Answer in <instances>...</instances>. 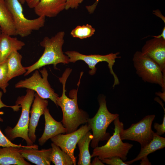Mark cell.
<instances>
[{
  "instance_id": "6da1fadb",
  "label": "cell",
  "mask_w": 165,
  "mask_h": 165,
  "mask_svg": "<svg viewBox=\"0 0 165 165\" xmlns=\"http://www.w3.org/2000/svg\"><path fill=\"white\" fill-rule=\"evenodd\" d=\"M72 71L70 68H67L59 80L62 85V93L61 96L57 100V106L61 108L63 113L61 122L67 129L66 134L71 133L76 130L81 124L87 123L89 118L88 114L83 110L79 108L77 102V93L80 79L83 73H81L79 80L77 84V89L71 90L69 93V97L66 94V82Z\"/></svg>"
},
{
  "instance_id": "7a4b0ae2",
  "label": "cell",
  "mask_w": 165,
  "mask_h": 165,
  "mask_svg": "<svg viewBox=\"0 0 165 165\" xmlns=\"http://www.w3.org/2000/svg\"><path fill=\"white\" fill-rule=\"evenodd\" d=\"M65 34L64 31H60L51 38L47 36L44 38L40 43V46L44 48V52L35 63L25 67L27 71L24 74V76L46 65L53 64L54 68L57 69V64H65L69 63V57L64 54L62 50Z\"/></svg>"
},
{
  "instance_id": "3957f363",
  "label": "cell",
  "mask_w": 165,
  "mask_h": 165,
  "mask_svg": "<svg viewBox=\"0 0 165 165\" xmlns=\"http://www.w3.org/2000/svg\"><path fill=\"white\" fill-rule=\"evenodd\" d=\"M35 94L34 91L27 89L25 95L17 97L15 105L21 106V113L20 118L13 128L7 127L4 130L6 137L10 141H13L16 138H20L26 141L27 146L34 145L29 137L28 131L30 109L34 98Z\"/></svg>"
},
{
  "instance_id": "277c9868",
  "label": "cell",
  "mask_w": 165,
  "mask_h": 165,
  "mask_svg": "<svg viewBox=\"0 0 165 165\" xmlns=\"http://www.w3.org/2000/svg\"><path fill=\"white\" fill-rule=\"evenodd\" d=\"M98 101L99 107L97 113L93 117L89 118L87 122L92 131L93 138L91 146L93 148L98 146L100 141L109 139L110 136V134L107 132V128L110 123L119 116L118 114H113L109 111L105 96H99Z\"/></svg>"
},
{
  "instance_id": "5b68a950",
  "label": "cell",
  "mask_w": 165,
  "mask_h": 165,
  "mask_svg": "<svg viewBox=\"0 0 165 165\" xmlns=\"http://www.w3.org/2000/svg\"><path fill=\"white\" fill-rule=\"evenodd\" d=\"M115 128L113 135L110 137L106 143L100 147L94 148L91 157L97 156L101 160L117 156L123 161L127 159L130 150L132 147V144L122 141L120 136L121 130L124 128V124L120 122L119 116L113 121Z\"/></svg>"
},
{
  "instance_id": "8992f818",
  "label": "cell",
  "mask_w": 165,
  "mask_h": 165,
  "mask_svg": "<svg viewBox=\"0 0 165 165\" xmlns=\"http://www.w3.org/2000/svg\"><path fill=\"white\" fill-rule=\"evenodd\" d=\"M132 60L137 74L144 82L157 84L165 91V75L158 64L140 51L135 53Z\"/></svg>"
},
{
  "instance_id": "52a82bcc",
  "label": "cell",
  "mask_w": 165,
  "mask_h": 165,
  "mask_svg": "<svg viewBox=\"0 0 165 165\" xmlns=\"http://www.w3.org/2000/svg\"><path fill=\"white\" fill-rule=\"evenodd\" d=\"M11 13L16 29V34L22 37H27L34 31L43 27L45 17L38 16L33 19H28L23 13L22 4L19 0H5Z\"/></svg>"
},
{
  "instance_id": "ba28073f",
  "label": "cell",
  "mask_w": 165,
  "mask_h": 165,
  "mask_svg": "<svg viewBox=\"0 0 165 165\" xmlns=\"http://www.w3.org/2000/svg\"><path fill=\"white\" fill-rule=\"evenodd\" d=\"M42 77L38 70H35L32 75L28 78L20 80L15 85L16 88H26L35 92L41 97L49 99L57 105V100L59 97L51 88L48 80V73L46 68L40 70Z\"/></svg>"
},
{
  "instance_id": "9c48e42d",
  "label": "cell",
  "mask_w": 165,
  "mask_h": 165,
  "mask_svg": "<svg viewBox=\"0 0 165 165\" xmlns=\"http://www.w3.org/2000/svg\"><path fill=\"white\" fill-rule=\"evenodd\" d=\"M155 115H148L139 122L131 124L128 129L122 128L120 132L122 140H130L139 143L141 148L147 145L152 140L155 133L152 128Z\"/></svg>"
},
{
  "instance_id": "30bf717a",
  "label": "cell",
  "mask_w": 165,
  "mask_h": 165,
  "mask_svg": "<svg viewBox=\"0 0 165 165\" xmlns=\"http://www.w3.org/2000/svg\"><path fill=\"white\" fill-rule=\"evenodd\" d=\"M64 53L69 57V62L74 63L79 60L84 61L87 64L89 68L90 69L89 72V73L91 75H94L95 74L97 70L96 66L97 64L101 62H106L108 63L110 73L114 78L113 87L114 88L116 85L119 84V79L113 69V67L115 62V60L116 58L121 57L118 56L120 54L119 52L111 53L105 55H86L81 54L76 51H68L65 52Z\"/></svg>"
},
{
  "instance_id": "8fae6325",
  "label": "cell",
  "mask_w": 165,
  "mask_h": 165,
  "mask_svg": "<svg viewBox=\"0 0 165 165\" xmlns=\"http://www.w3.org/2000/svg\"><path fill=\"white\" fill-rule=\"evenodd\" d=\"M91 130L88 124L82 126L79 129L65 134H60L51 138V141L66 152L72 160L73 165L76 164V158L74 152L80 138Z\"/></svg>"
},
{
  "instance_id": "7c38bea8",
  "label": "cell",
  "mask_w": 165,
  "mask_h": 165,
  "mask_svg": "<svg viewBox=\"0 0 165 165\" xmlns=\"http://www.w3.org/2000/svg\"><path fill=\"white\" fill-rule=\"evenodd\" d=\"M141 52L158 64L165 75V39L154 37L147 41Z\"/></svg>"
},
{
  "instance_id": "4fadbf2b",
  "label": "cell",
  "mask_w": 165,
  "mask_h": 165,
  "mask_svg": "<svg viewBox=\"0 0 165 165\" xmlns=\"http://www.w3.org/2000/svg\"><path fill=\"white\" fill-rule=\"evenodd\" d=\"M48 105V100L41 97L37 93H35L32 108L30 112L31 117L28 131L29 137L34 143L37 138L35 131L39 119L44 114V110Z\"/></svg>"
},
{
  "instance_id": "5bb4252c",
  "label": "cell",
  "mask_w": 165,
  "mask_h": 165,
  "mask_svg": "<svg viewBox=\"0 0 165 165\" xmlns=\"http://www.w3.org/2000/svg\"><path fill=\"white\" fill-rule=\"evenodd\" d=\"M44 115L45 126L44 132L38 140L39 144L42 146L50 139L58 134H66L67 129L61 122L56 121L50 115L47 107L44 110Z\"/></svg>"
},
{
  "instance_id": "9a60e30c",
  "label": "cell",
  "mask_w": 165,
  "mask_h": 165,
  "mask_svg": "<svg viewBox=\"0 0 165 165\" xmlns=\"http://www.w3.org/2000/svg\"><path fill=\"white\" fill-rule=\"evenodd\" d=\"M66 2V0H40L34 11L38 16L55 17L65 9Z\"/></svg>"
},
{
  "instance_id": "2e32d148",
  "label": "cell",
  "mask_w": 165,
  "mask_h": 165,
  "mask_svg": "<svg viewBox=\"0 0 165 165\" xmlns=\"http://www.w3.org/2000/svg\"><path fill=\"white\" fill-rule=\"evenodd\" d=\"M52 148L38 150L31 148L20 147L19 152L25 159L37 165H50V156Z\"/></svg>"
},
{
  "instance_id": "e0dca14e",
  "label": "cell",
  "mask_w": 165,
  "mask_h": 165,
  "mask_svg": "<svg viewBox=\"0 0 165 165\" xmlns=\"http://www.w3.org/2000/svg\"><path fill=\"white\" fill-rule=\"evenodd\" d=\"M25 45L24 42L16 38L2 33L0 40V64L7 61L13 52L21 50Z\"/></svg>"
},
{
  "instance_id": "ac0fdd59",
  "label": "cell",
  "mask_w": 165,
  "mask_h": 165,
  "mask_svg": "<svg viewBox=\"0 0 165 165\" xmlns=\"http://www.w3.org/2000/svg\"><path fill=\"white\" fill-rule=\"evenodd\" d=\"M19 148L13 146L0 148V165H31L21 155Z\"/></svg>"
},
{
  "instance_id": "d6986e66",
  "label": "cell",
  "mask_w": 165,
  "mask_h": 165,
  "mask_svg": "<svg viewBox=\"0 0 165 165\" xmlns=\"http://www.w3.org/2000/svg\"><path fill=\"white\" fill-rule=\"evenodd\" d=\"M0 28L2 33L16 35L12 16L5 0H0Z\"/></svg>"
},
{
  "instance_id": "ffe728a7",
  "label": "cell",
  "mask_w": 165,
  "mask_h": 165,
  "mask_svg": "<svg viewBox=\"0 0 165 165\" xmlns=\"http://www.w3.org/2000/svg\"><path fill=\"white\" fill-rule=\"evenodd\" d=\"M165 147V138L155 133L152 140L146 145L141 148L137 157L130 161H125L128 165L132 164L137 161L141 160L144 157L147 156L149 154L160 150Z\"/></svg>"
},
{
  "instance_id": "44dd1931",
  "label": "cell",
  "mask_w": 165,
  "mask_h": 165,
  "mask_svg": "<svg viewBox=\"0 0 165 165\" xmlns=\"http://www.w3.org/2000/svg\"><path fill=\"white\" fill-rule=\"evenodd\" d=\"M22 57L18 51L13 52L7 59L8 81L16 77L24 74L27 71L21 64Z\"/></svg>"
},
{
  "instance_id": "7402d4cb",
  "label": "cell",
  "mask_w": 165,
  "mask_h": 165,
  "mask_svg": "<svg viewBox=\"0 0 165 165\" xmlns=\"http://www.w3.org/2000/svg\"><path fill=\"white\" fill-rule=\"evenodd\" d=\"M93 138V134L89 131L79 141L77 144L79 150L78 165H91V157L89 151V146Z\"/></svg>"
},
{
  "instance_id": "603a6c76",
  "label": "cell",
  "mask_w": 165,
  "mask_h": 165,
  "mask_svg": "<svg viewBox=\"0 0 165 165\" xmlns=\"http://www.w3.org/2000/svg\"><path fill=\"white\" fill-rule=\"evenodd\" d=\"M52 152L50 159L55 165H73V161L69 156L53 143L51 144Z\"/></svg>"
},
{
  "instance_id": "cb8c5ba5",
  "label": "cell",
  "mask_w": 165,
  "mask_h": 165,
  "mask_svg": "<svg viewBox=\"0 0 165 165\" xmlns=\"http://www.w3.org/2000/svg\"><path fill=\"white\" fill-rule=\"evenodd\" d=\"M95 31V28L91 25L86 24L77 26L71 31L70 34L74 38L83 39L92 36Z\"/></svg>"
},
{
  "instance_id": "d4e9b609",
  "label": "cell",
  "mask_w": 165,
  "mask_h": 165,
  "mask_svg": "<svg viewBox=\"0 0 165 165\" xmlns=\"http://www.w3.org/2000/svg\"><path fill=\"white\" fill-rule=\"evenodd\" d=\"M7 60L0 64V88L4 93L6 92V88L9 85L8 80Z\"/></svg>"
},
{
  "instance_id": "484cf974",
  "label": "cell",
  "mask_w": 165,
  "mask_h": 165,
  "mask_svg": "<svg viewBox=\"0 0 165 165\" xmlns=\"http://www.w3.org/2000/svg\"><path fill=\"white\" fill-rule=\"evenodd\" d=\"M3 122V119L0 117V122ZM13 146L16 147H24L26 148H31L38 149V146L37 145H35L32 146H24L22 145L21 144L17 145L15 144L10 141L2 133L0 129V147H3Z\"/></svg>"
},
{
  "instance_id": "4316f807",
  "label": "cell",
  "mask_w": 165,
  "mask_h": 165,
  "mask_svg": "<svg viewBox=\"0 0 165 165\" xmlns=\"http://www.w3.org/2000/svg\"><path fill=\"white\" fill-rule=\"evenodd\" d=\"M104 163L109 165H128L120 157H113L110 158H105L101 160Z\"/></svg>"
},
{
  "instance_id": "83f0119b",
  "label": "cell",
  "mask_w": 165,
  "mask_h": 165,
  "mask_svg": "<svg viewBox=\"0 0 165 165\" xmlns=\"http://www.w3.org/2000/svg\"><path fill=\"white\" fill-rule=\"evenodd\" d=\"M83 0H66L65 9H77Z\"/></svg>"
},
{
  "instance_id": "f1b7e54d",
  "label": "cell",
  "mask_w": 165,
  "mask_h": 165,
  "mask_svg": "<svg viewBox=\"0 0 165 165\" xmlns=\"http://www.w3.org/2000/svg\"><path fill=\"white\" fill-rule=\"evenodd\" d=\"M154 128L156 130L155 133L157 134L160 136L165 133V113L164 114L162 124H159L155 123L154 125Z\"/></svg>"
},
{
  "instance_id": "f546056e",
  "label": "cell",
  "mask_w": 165,
  "mask_h": 165,
  "mask_svg": "<svg viewBox=\"0 0 165 165\" xmlns=\"http://www.w3.org/2000/svg\"><path fill=\"white\" fill-rule=\"evenodd\" d=\"M3 93L0 91V109L3 107H8L12 108L14 111L17 112L20 110L21 108L20 105H16L12 106H8L4 104L2 100V96Z\"/></svg>"
},
{
  "instance_id": "4dcf8cb0",
  "label": "cell",
  "mask_w": 165,
  "mask_h": 165,
  "mask_svg": "<svg viewBox=\"0 0 165 165\" xmlns=\"http://www.w3.org/2000/svg\"><path fill=\"white\" fill-rule=\"evenodd\" d=\"M40 0H25L28 6L31 9H34L38 4Z\"/></svg>"
},
{
  "instance_id": "1f68e13d",
  "label": "cell",
  "mask_w": 165,
  "mask_h": 165,
  "mask_svg": "<svg viewBox=\"0 0 165 165\" xmlns=\"http://www.w3.org/2000/svg\"><path fill=\"white\" fill-rule=\"evenodd\" d=\"M92 161V162L91 163V165H104L105 164L103 163L100 160L98 157L96 156L95 157Z\"/></svg>"
},
{
  "instance_id": "d6a6232c",
  "label": "cell",
  "mask_w": 165,
  "mask_h": 165,
  "mask_svg": "<svg viewBox=\"0 0 165 165\" xmlns=\"http://www.w3.org/2000/svg\"><path fill=\"white\" fill-rule=\"evenodd\" d=\"M140 162V165H151V163L149 161L147 156L143 157L141 159Z\"/></svg>"
},
{
  "instance_id": "836d02e7",
  "label": "cell",
  "mask_w": 165,
  "mask_h": 165,
  "mask_svg": "<svg viewBox=\"0 0 165 165\" xmlns=\"http://www.w3.org/2000/svg\"><path fill=\"white\" fill-rule=\"evenodd\" d=\"M154 14L156 15V16L160 17L162 20L164 21V23H165V19L164 17L162 14L160 12L159 10H157L153 11Z\"/></svg>"
},
{
  "instance_id": "e575fe53",
  "label": "cell",
  "mask_w": 165,
  "mask_h": 165,
  "mask_svg": "<svg viewBox=\"0 0 165 165\" xmlns=\"http://www.w3.org/2000/svg\"><path fill=\"white\" fill-rule=\"evenodd\" d=\"M151 36L156 38H163L165 39V27L163 28L161 34L158 36Z\"/></svg>"
},
{
  "instance_id": "d590c367",
  "label": "cell",
  "mask_w": 165,
  "mask_h": 165,
  "mask_svg": "<svg viewBox=\"0 0 165 165\" xmlns=\"http://www.w3.org/2000/svg\"><path fill=\"white\" fill-rule=\"evenodd\" d=\"M156 94L160 96L163 100L165 102V91H163L162 93L161 92H158L156 93Z\"/></svg>"
},
{
  "instance_id": "8d00e7d4",
  "label": "cell",
  "mask_w": 165,
  "mask_h": 165,
  "mask_svg": "<svg viewBox=\"0 0 165 165\" xmlns=\"http://www.w3.org/2000/svg\"><path fill=\"white\" fill-rule=\"evenodd\" d=\"M99 0H96L95 2L92 5V6L93 7L95 8Z\"/></svg>"
},
{
  "instance_id": "74e56055",
  "label": "cell",
  "mask_w": 165,
  "mask_h": 165,
  "mask_svg": "<svg viewBox=\"0 0 165 165\" xmlns=\"http://www.w3.org/2000/svg\"><path fill=\"white\" fill-rule=\"evenodd\" d=\"M19 2L22 4H24L25 2V0H19Z\"/></svg>"
},
{
  "instance_id": "f35d334b",
  "label": "cell",
  "mask_w": 165,
  "mask_h": 165,
  "mask_svg": "<svg viewBox=\"0 0 165 165\" xmlns=\"http://www.w3.org/2000/svg\"><path fill=\"white\" fill-rule=\"evenodd\" d=\"M2 31L1 29V28H0V35L2 34Z\"/></svg>"
},
{
  "instance_id": "ab89813d",
  "label": "cell",
  "mask_w": 165,
  "mask_h": 165,
  "mask_svg": "<svg viewBox=\"0 0 165 165\" xmlns=\"http://www.w3.org/2000/svg\"><path fill=\"white\" fill-rule=\"evenodd\" d=\"M1 35H0V38H1Z\"/></svg>"
}]
</instances>
